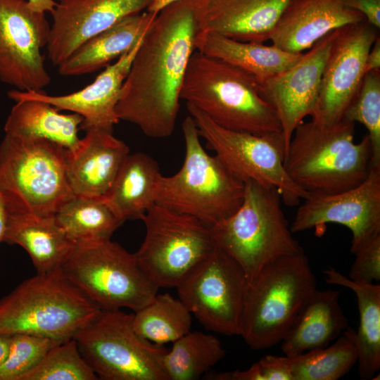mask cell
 Here are the masks:
<instances>
[{"instance_id": "1", "label": "cell", "mask_w": 380, "mask_h": 380, "mask_svg": "<svg viewBox=\"0 0 380 380\" xmlns=\"http://www.w3.org/2000/svg\"><path fill=\"white\" fill-rule=\"evenodd\" d=\"M196 33L191 0L175 1L157 14L122 86L116 106L119 120L134 124L151 138L172 134Z\"/></svg>"}, {"instance_id": "2", "label": "cell", "mask_w": 380, "mask_h": 380, "mask_svg": "<svg viewBox=\"0 0 380 380\" xmlns=\"http://www.w3.org/2000/svg\"><path fill=\"white\" fill-rule=\"evenodd\" d=\"M355 123L329 125L301 122L291 137L284 166L291 180L313 194H333L360 184L371 167V144L365 134L354 141Z\"/></svg>"}, {"instance_id": "3", "label": "cell", "mask_w": 380, "mask_h": 380, "mask_svg": "<svg viewBox=\"0 0 380 380\" xmlns=\"http://www.w3.org/2000/svg\"><path fill=\"white\" fill-rule=\"evenodd\" d=\"M180 98L225 129L281 134L276 111L261 97L251 74L198 51L189 61Z\"/></svg>"}, {"instance_id": "4", "label": "cell", "mask_w": 380, "mask_h": 380, "mask_svg": "<svg viewBox=\"0 0 380 380\" xmlns=\"http://www.w3.org/2000/svg\"><path fill=\"white\" fill-rule=\"evenodd\" d=\"M281 203L275 188L246 181L240 206L210 227L215 246L241 266L248 282L271 261L304 253L292 235Z\"/></svg>"}, {"instance_id": "5", "label": "cell", "mask_w": 380, "mask_h": 380, "mask_svg": "<svg viewBox=\"0 0 380 380\" xmlns=\"http://www.w3.org/2000/svg\"><path fill=\"white\" fill-rule=\"evenodd\" d=\"M101 310L58 269L37 273L0 300V335L71 338Z\"/></svg>"}, {"instance_id": "6", "label": "cell", "mask_w": 380, "mask_h": 380, "mask_svg": "<svg viewBox=\"0 0 380 380\" xmlns=\"http://www.w3.org/2000/svg\"><path fill=\"white\" fill-rule=\"evenodd\" d=\"M182 132L185 143L183 164L175 175L160 176L156 203L194 217L211 227L240 206L244 182L216 155L205 151L190 115L182 122Z\"/></svg>"}, {"instance_id": "7", "label": "cell", "mask_w": 380, "mask_h": 380, "mask_svg": "<svg viewBox=\"0 0 380 380\" xmlns=\"http://www.w3.org/2000/svg\"><path fill=\"white\" fill-rule=\"evenodd\" d=\"M316 284L304 253L271 261L247 283L239 335L253 350L279 343Z\"/></svg>"}, {"instance_id": "8", "label": "cell", "mask_w": 380, "mask_h": 380, "mask_svg": "<svg viewBox=\"0 0 380 380\" xmlns=\"http://www.w3.org/2000/svg\"><path fill=\"white\" fill-rule=\"evenodd\" d=\"M65 151L51 141L5 134L0 144V190L7 207L54 215L75 196L67 177Z\"/></svg>"}, {"instance_id": "9", "label": "cell", "mask_w": 380, "mask_h": 380, "mask_svg": "<svg viewBox=\"0 0 380 380\" xmlns=\"http://www.w3.org/2000/svg\"><path fill=\"white\" fill-rule=\"evenodd\" d=\"M61 270L101 310L136 312L159 289L140 268L134 254L110 239L75 244Z\"/></svg>"}, {"instance_id": "10", "label": "cell", "mask_w": 380, "mask_h": 380, "mask_svg": "<svg viewBox=\"0 0 380 380\" xmlns=\"http://www.w3.org/2000/svg\"><path fill=\"white\" fill-rule=\"evenodd\" d=\"M132 319L121 310H101L73 337L81 355L99 379L167 380V350L139 336Z\"/></svg>"}, {"instance_id": "11", "label": "cell", "mask_w": 380, "mask_h": 380, "mask_svg": "<svg viewBox=\"0 0 380 380\" xmlns=\"http://www.w3.org/2000/svg\"><path fill=\"white\" fill-rule=\"evenodd\" d=\"M144 239L137 263L159 289L176 287L215 248L210 227L197 218L157 203L141 218Z\"/></svg>"}, {"instance_id": "12", "label": "cell", "mask_w": 380, "mask_h": 380, "mask_svg": "<svg viewBox=\"0 0 380 380\" xmlns=\"http://www.w3.org/2000/svg\"><path fill=\"white\" fill-rule=\"evenodd\" d=\"M186 108L200 137L240 180L275 188L282 202L290 207L298 205L309 195L291 180L284 169L281 134L258 135L225 129L193 105L186 103Z\"/></svg>"}, {"instance_id": "13", "label": "cell", "mask_w": 380, "mask_h": 380, "mask_svg": "<svg viewBox=\"0 0 380 380\" xmlns=\"http://www.w3.org/2000/svg\"><path fill=\"white\" fill-rule=\"evenodd\" d=\"M247 279L241 266L215 246L179 282V298L203 326L239 335Z\"/></svg>"}, {"instance_id": "14", "label": "cell", "mask_w": 380, "mask_h": 380, "mask_svg": "<svg viewBox=\"0 0 380 380\" xmlns=\"http://www.w3.org/2000/svg\"><path fill=\"white\" fill-rule=\"evenodd\" d=\"M50 30L44 13L26 0H0V80L19 91H42L51 82L42 49Z\"/></svg>"}, {"instance_id": "15", "label": "cell", "mask_w": 380, "mask_h": 380, "mask_svg": "<svg viewBox=\"0 0 380 380\" xmlns=\"http://www.w3.org/2000/svg\"><path fill=\"white\" fill-rule=\"evenodd\" d=\"M297 209L292 233L315 228L322 235L326 224L336 223L352 232L350 252L356 254L380 236V167H370L357 186L333 194L309 195Z\"/></svg>"}, {"instance_id": "16", "label": "cell", "mask_w": 380, "mask_h": 380, "mask_svg": "<svg viewBox=\"0 0 380 380\" xmlns=\"http://www.w3.org/2000/svg\"><path fill=\"white\" fill-rule=\"evenodd\" d=\"M377 30L366 20L335 30L312 122L329 125L342 120L366 74V58Z\"/></svg>"}, {"instance_id": "17", "label": "cell", "mask_w": 380, "mask_h": 380, "mask_svg": "<svg viewBox=\"0 0 380 380\" xmlns=\"http://www.w3.org/2000/svg\"><path fill=\"white\" fill-rule=\"evenodd\" d=\"M334 32L318 40L292 66L259 83L261 97L272 106L279 120L285 156L294 130L316 106Z\"/></svg>"}, {"instance_id": "18", "label": "cell", "mask_w": 380, "mask_h": 380, "mask_svg": "<svg viewBox=\"0 0 380 380\" xmlns=\"http://www.w3.org/2000/svg\"><path fill=\"white\" fill-rule=\"evenodd\" d=\"M153 0H65L53 12L47 55L60 65L80 46L122 19L146 9Z\"/></svg>"}, {"instance_id": "19", "label": "cell", "mask_w": 380, "mask_h": 380, "mask_svg": "<svg viewBox=\"0 0 380 380\" xmlns=\"http://www.w3.org/2000/svg\"><path fill=\"white\" fill-rule=\"evenodd\" d=\"M143 37L117 61L106 67L95 80L80 91L62 96H51L42 91L12 89L8 96L17 101L36 99L49 103L58 110H70L82 117L80 128L101 129L113 132L119 122L116 113L121 88Z\"/></svg>"}, {"instance_id": "20", "label": "cell", "mask_w": 380, "mask_h": 380, "mask_svg": "<svg viewBox=\"0 0 380 380\" xmlns=\"http://www.w3.org/2000/svg\"><path fill=\"white\" fill-rule=\"evenodd\" d=\"M196 35L213 33L264 43L291 0H191Z\"/></svg>"}, {"instance_id": "21", "label": "cell", "mask_w": 380, "mask_h": 380, "mask_svg": "<svg viewBox=\"0 0 380 380\" xmlns=\"http://www.w3.org/2000/svg\"><path fill=\"white\" fill-rule=\"evenodd\" d=\"M365 20L344 0H291L279 17L269 40L277 48L303 53L331 31Z\"/></svg>"}, {"instance_id": "22", "label": "cell", "mask_w": 380, "mask_h": 380, "mask_svg": "<svg viewBox=\"0 0 380 380\" xmlns=\"http://www.w3.org/2000/svg\"><path fill=\"white\" fill-rule=\"evenodd\" d=\"M85 132L77 145L65 151L68 179L75 195L103 196L129 154V147L111 131Z\"/></svg>"}, {"instance_id": "23", "label": "cell", "mask_w": 380, "mask_h": 380, "mask_svg": "<svg viewBox=\"0 0 380 380\" xmlns=\"http://www.w3.org/2000/svg\"><path fill=\"white\" fill-rule=\"evenodd\" d=\"M7 211L3 242L21 246L29 255L37 273L61 269L75 244L59 227L55 215H39L8 207Z\"/></svg>"}, {"instance_id": "24", "label": "cell", "mask_w": 380, "mask_h": 380, "mask_svg": "<svg viewBox=\"0 0 380 380\" xmlns=\"http://www.w3.org/2000/svg\"><path fill=\"white\" fill-rule=\"evenodd\" d=\"M340 292L316 289L304 303L282 339L284 355L293 357L322 348L348 327L339 303Z\"/></svg>"}, {"instance_id": "25", "label": "cell", "mask_w": 380, "mask_h": 380, "mask_svg": "<svg viewBox=\"0 0 380 380\" xmlns=\"http://www.w3.org/2000/svg\"><path fill=\"white\" fill-rule=\"evenodd\" d=\"M157 14L149 12L129 15L80 46L58 65L63 76L96 72L130 51L144 36Z\"/></svg>"}, {"instance_id": "26", "label": "cell", "mask_w": 380, "mask_h": 380, "mask_svg": "<svg viewBox=\"0 0 380 380\" xmlns=\"http://www.w3.org/2000/svg\"><path fill=\"white\" fill-rule=\"evenodd\" d=\"M161 175L158 163L151 156L143 152L129 154L103 198L123 222L141 220L156 203Z\"/></svg>"}, {"instance_id": "27", "label": "cell", "mask_w": 380, "mask_h": 380, "mask_svg": "<svg viewBox=\"0 0 380 380\" xmlns=\"http://www.w3.org/2000/svg\"><path fill=\"white\" fill-rule=\"evenodd\" d=\"M196 49L251 74L260 83L290 68L303 53H291L264 43L241 42L213 33L198 34Z\"/></svg>"}, {"instance_id": "28", "label": "cell", "mask_w": 380, "mask_h": 380, "mask_svg": "<svg viewBox=\"0 0 380 380\" xmlns=\"http://www.w3.org/2000/svg\"><path fill=\"white\" fill-rule=\"evenodd\" d=\"M15 102L5 122V134L51 141L66 150L77 145L82 116L74 113H61L53 106L39 100L21 99Z\"/></svg>"}, {"instance_id": "29", "label": "cell", "mask_w": 380, "mask_h": 380, "mask_svg": "<svg viewBox=\"0 0 380 380\" xmlns=\"http://www.w3.org/2000/svg\"><path fill=\"white\" fill-rule=\"evenodd\" d=\"M323 272L327 283L348 288L356 296L360 316L355 331L358 373L361 379H372L380 368V285L355 282L332 267Z\"/></svg>"}, {"instance_id": "30", "label": "cell", "mask_w": 380, "mask_h": 380, "mask_svg": "<svg viewBox=\"0 0 380 380\" xmlns=\"http://www.w3.org/2000/svg\"><path fill=\"white\" fill-rule=\"evenodd\" d=\"M55 219L75 244L110 239L123 223L103 196L75 195L59 208Z\"/></svg>"}, {"instance_id": "31", "label": "cell", "mask_w": 380, "mask_h": 380, "mask_svg": "<svg viewBox=\"0 0 380 380\" xmlns=\"http://www.w3.org/2000/svg\"><path fill=\"white\" fill-rule=\"evenodd\" d=\"M172 343L163 358L167 380L198 379L226 353L216 336L201 331H189Z\"/></svg>"}, {"instance_id": "32", "label": "cell", "mask_w": 380, "mask_h": 380, "mask_svg": "<svg viewBox=\"0 0 380 380\" xmlns=\"http://www.w3.org/2000/svg\"><path fill=\"white\" fill-rule=\"evenodd\" d=\"M191 313L178 298L157 293L147 305L134 312L132 324L144 338L159 345L173 343L189 331Z\"/></svg>"}, {"instance_id": "33", "label": "cell", "mask_w": 380, "mask_h": 380, "mask_svg": "<svg viewBox=\"0 0 380 380\" xmlns=\"http://www.w3.org/2000/svg\"><path fill=\"white\" fill-rule=\"evenodd\" d=\"M355 331L348 327L331 346L289 357L293 380H336L357 362Z\"/></svg>"}, {"instance_id": "34", "label": "cell", "mask_w": 380, "mask_h": 380, "mask_svg": "<svg viewBox=\"0 0 380 380\" xmlns=\"http://www.w3.org/2000/svg\"><path fill=\"white\" fill-rule=\"evenodd\" d=\"M342 120L365 126L371 144V167H380V70L365 75Z\"/></svg>"}, {"instance_id": "35", "label": "cell", "mask_w": 380, "mask_h": 380, "mask_svg": "<svg viewBox=\"0 0 380 380\" xmlns=\"http://www.w3.org/2000/svg\"><path fill=\"white\" fill-rule=\"evenodd\" d=\"M94 370L81 355L74 338L52 347L22 380H96Z\"/></svg>"}, {"instance_id": "36", "label": "cell", "mask_w": 380, "mask_h": 380, "mask_svg": "<svg viewBox=\"0 0 380 380\" xmlns=\"http://www.w3.org/2000/svg\"><path fill=\"white\" fill-rule=\"evenodd\" d=\"M59 343L39 336L12 335L8 354L0 366V380H22Z\"/></svg>"}, {"instance_id": "37", "label": "cell", "mask_w": 380, "mask_h": 380, "mask_svg": "<svg viewBox=\"0 0 380 380\" xmlns=\"http://www.w3.org/2000/svg\"><path fill=\"white\" fill-rule=\"evenodd\" d=\"M217 380H293L289 357L267 355L245 370L222 372Z\"/></svg>"}, {"instance_id": "38", "label": "cell", "mask_w": 380, "mask_h": 380, "mask_svg": "<svg viewBox=\"0 0 380 380\" xmlns=\"http://www.w3.org/2000/svg\"><path fill=\"white\" fill-rule=\"evenodd\" d=\"M353 262L348 278L358 283L373 284L380 281V236L360 250Z\"/></svg>"}, {"instance_id": "39", "label": "cell", "mask_w": 380, "mask_h": 380, "mask_svg": "<svg viewBox=\"0 0 380 380\" xmlns=\"http://www.w3.org/2000/svg\"><path fill=\"white\" fill-rule=\"evenodd\" d=\"M349 8L362 13L376 29L380 28V0H344Z\"/></svg>"}, {"instance_id": "40", "label": "cell", "mask_w": 380, "mask_h": 380, "mask_svg": "<svg viewBox=\"0 0 380 380\" xmlns=\"http://www.w3.org/2000/svg\"><path fill=\"white\" fill-rule=\"evenodd\" d=\"M380 70V37L374 41L371 47L365 63L366 73L369 71Z\"/></svg>"}, {"instance_id": "41", "label": "cell", "mask_w": 380, "mask_h": 380, "mask_svg": "<svg viewBox=\"0 0 380 380\" xmlns=\"http://www.w3.org/2000/svg\"><path fill=\"white\" fill-rule=\"evenodd\" d=\"M31 10L37 13H51L57 5L54 0H27Z\"/></svg>"}, {"instance_id": "42", "label": "cell", "mask_w": 380, "mask_h": 380, "mask_svg": "<svg viewBox=\"0 0 380 380\" xmlns=\"http://www.w3.org/2000/svg\"><path fill=\"white\" fill-rule=\"evenodd\" d=\"M7 206L4 194L0 190V243L4 241V237L7 222Z\"/></svg>"}, {"instance_id": "43", "label": "cell", "mask_w": 380, "mask_h": 380, "mask_svg": "<svg viewBox=\"0 0 380 380\" xmlns=\"http://www.w3.org/2000/svg\"><path fill=\"white\" fill-rule=\"evenodd\" d=\"M11 340V336L0 335V366L8 354Z\"/></svg>"}, {"instance_id": "44", "label": "cell", "mask_w": 380, "mask_h": 380, "mask_svg": "<svg viewBox=\"0 0 380 380\" xmlns=\"http://www.w3.org/2000/svg\"><path fill=\"white\" fill-rule=\"evenodd\" d=\"M179 0H153L146 8L147 12L158 14L165 7Z\"/></svg>"}, {"instance_id": "45", "label": "cell", "mask_w": 380, "mask_h": 380, "mask_svg": "<svg viewBox=\"0 0 380 380\" xmlns=\"http://www.w3.org/2000/svg\"><path fill=\"white\" fill-rule=\"evenodd\" d=\"M58 2H60V1H65V0H58Z\"/></svg>"}]
</instances>
